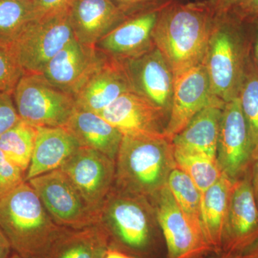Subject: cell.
Masks as SVG:
<instances>
[{
	"instance_id": "obj_13",
	"label": "cell",
	"mask_w": 258,
	"mask_h": 258,
	"mask_svg": "<svg viewBox=\"0 0 258 258\" xmlns=\"http://www.w3.org/2000/svg\"><path fill=\"white\" fill-rule=\"evenodd\" d=\"M118 60L133 92L164 111L169 118L175 76L160 51L155 47L135 58Z\"/></svg>"
},
{
	"instance_id": "obj_10",
	"label": "cell",
	"mask_w": 258,
	"mask_h": 258,
	"mask_svg": "<svg viewBox=\"0 0 258 258\" xmlns=\"http://www.w3.org/2000/svg\"><path fill=\"white\" fill-rule=\"evenodd\" d=\"M216 160L222 172L232 181L247 175L253 164L250 135L238 98L227 102L224 106Z\"/></svg>"
},
{
	"instance_id": "obj_15",
	"label": "cell",
	"mask_w": 258,
	"mask_h": 258,
	"mask_svg": "<svg viewBox=\"0 0 258 258\" xmlns=\"http://www.w3.org/2000/svg\"><path fill=\"white\" fill-rule=\"evenodd\" d=\"M258 240V207L250 171L235 181L226 218L221 252L241 254Z\"/></svg>"
},
{
	"instance_id": "obj_42",
	"label": "cell",
	"mask_w": 258,
	"mask_h": 258,
	"mask_svg": "<svg viewBox=\"0 0 258 258\" xmlns=\"http://www.w3.org/2000/svg\"><path fill=\"white\" fill-rule=\"evenodd\" d=\"M213 256L210 258H242L238 254H232L220 252V253H212Z\"/></svg>"
},
{
	"instance_id": "obj_40",
	"label": "cell",
	"mask_w": 258,
	"mask_h": 258,
	"mask_svg": "<svg viewBox=\"0 0 258 258\" xmlns=\"http://www.w3.org/2000/svg\"><path fill=\"white\" fill-rule=\"evenodd\" d=\"M104 258H134L125 252H122L119 249L109 247L107 250Z\"/></svg>"
},
{
	"instance_id": "obj_39",
	"label": "cell",
	"mask_w": 258,
	"mask_h": 258,
	"mask_svg": "<svg viewBox=\"0 0 258 258\" xmlns=\"http://www.w3.org/2000/svg\"><path fill=\"white\" fill-rule=\"evenodd\" d=\"M256 29L252 32V57L258 69V24Z\"/></svg>"
},
{
	"instance_id": "obj_8",
	"label": "cell",
	"mask_w": 258,
	"mask_h": 258,
	"mask_svg": "<svg viewBox=\"0 0 258 258\" xmlns=\"http://www.w3.org/2000/svg\"><path fill=\"white\" fill-rule=\"evenodd\" d=\"M52 220L60 227L81 229L98 223L93 211L60 169L28 180Z\"/></svg>"
},
{
	"instance_id": "obj_29",
	"label": "cell",
	"mask_w": 258,
	"mask_h": 258,
	"mask_svg": "<svg viewBox=\"0 0 258 258\" xmlns=\"http://www.w3.org/2000/svg\"><path fill=\"white\" fill-rule=\"evenodd\" d=\"M34 20L32 0H0V45L8 46Z\"/></svg>"
},
{
	"instance_id": "obj_25",
	"label": "cell",
	"mask_w": 258,
	"mask_h": 258,
	"mask_svg": "<svg viewBox=\"0 0 258 258\" xmlns=\"http://www.w3.org/2000/svg\"><path fill=\"white\" fill-rule=\"evenodd\" d=\"M37 127L20 120L0 136V150L27 173L35 147Z\"/></svg>"
},
{
	"instance_id": "obj_11",
	"label": "cell",
	"mask_w": 258,
	"mask_h": 258,
	"mask_svg": "<svg viewBox=\"0 0 258 258\" xmlns=\"http://www.w3.org/2000/svg\"><path fill=\"white\" fill-rule=\"evenodd\" d=\"M111 57L74 38L47 63L42 74L55 87L75 96Z\"/></svg>"
},
{
	"instance_id": "obj_31",
	"label": "cell",
	"mask_w": 258,
	"mask_h": 258,
	"mask_svg": "<svg viewBox=\"0 0 258 258\" xmlns=\"http://www.w3.org/2000/svg\"><path fill=\"white\" fill-rule=\"evenodd\" d=\"M26 172L10 161L0 150V200L25 181Z\"/></svg>"
},
{
	"instance_id": "obj_6",
	"label": "cell",
	"mask_w": 258,
	"mask_h": 258,
	"mask_svg": "<svg viewBox=\"0 0 258 258\" xmlns=\"http://www.w3.org/2000/svg\"><path fill=\"white\" fill-rule=\"evenodd\" d=\"M68 10L32 20L6 47L25 73L42 74L54 56L75 38Z\"/></svg>"
},
{
	"instance_id": "obj_38",
	"label": "cell",
	"mask_w": 258,
	"mask_h": 258,
	"mask_svg": "<svg viewBox=\"0 0 258 258\" xmlns=\"http://www.w3.org/2000/svg\"><path fill=\"white\" fill-rule=\"evenodd\" d=\"M251 185L258 207V157L254 160L250 170Z\"/></svg>"
},
{
	"instance_id": "obj_33",
	"label": "cell",
	"mask_w": 258,
	"mask_h": 258,
	"mask_svg": "<svg viewBox=\"0 0 258 258\" xmlns=\"http://www.w3.org/2000/svg\"><path fill=\"white\" fill-rule=\"evenodd\" d=\"M73 0H32L35 20L57 14L69 9Z\"/></svg>"
},
{
	"instance_id": "obj_14",
	"label": "cell",
	"mask_w": 258,
	"mask_h": 258,
	"mask_svg": "<svg viewBox=\"0 0 258 258\" xmlns=\"http://www.w3.org/2000/svg\"><path fill=\"white\" fill-rule=\"evenodd\" d=\"M221 101L212 93L203 64L178 75L174 81L170 114L164 135L171 141L202 110Z\"/></svg>"
},
{
	"instance_id": "obj_12",
	"label": "cell",
	"mask_w": 258,
	"mask_h": 258,
	"mask_svg": "<svg viewBox=\"0 0 258 258\" xmlns=\"http://www.w3.org/2000/svg\"><path fill=\"white\" fill-rule=\"evenodd\" d=\"M93 211L99 214L114 185L115 161L103 153L80 147L60 168Z\"/></svg>"
},
{
	"instance_id": "obj_17",
	"label": "cell",
	"mask_w": 258,
	"mask_h": 258,
	"mask_svg": "<svg viewBox=\"0 0 258 258\" xmlns=\"http://www.w3.org/2000/svg\"><path fill=\"white\" fill-rule=\"evenodd\" d=\"M166 5L132 15L103 37L96 47L116 60L135 58L147 53L155 47L153 32L159 13Z\"/></svg>"
},
{
	"instance_id": "obj_24",
	"label": "cell",
	"mask_w": 258,
	"mask_h": 258,
	"mask_svg": "<svg viewBox=\"0 0 258 258\" xmlns=\"http://www.w3.org/2000/svg\"><path fill=\"white\" fill-rule=\"evenodd\" d=\"M234 182L223 174L215 184L202 194V225L213 253L222 251V237Z\"/></svg>"
},
{
	"instance_id": "obj_26",
	"label": "cell",
	"mask_w": 258,
	"mask_h": 258,
	"mask_svg": "<svg viewBox=\"0 0 258 258\" xmlns=\"http://www.w3.org/2000/svg\"><path fill=\"white\" fill-rule=\"evenodd\" d=\"M174 156L176 168L187 174L202 193L223 175L216 159L201 153L174 148Z\"/></svg>"
},
{
	"instance_id": "obj_19",
	"label": "cell",
	"mask_w": 258,
	"mask_h": 258,
	"mask_svg": "<svg viewBox=\"0 0 258 258\" xmlns=\"http://www.w3.org/2000/svg\"><path fill=\"white\" fill-rule=\"evenodd\" d=\"M133 92L121 62L110 58L75 96L79 109L98 113L124 93Z\"/></svg>"
},
{
	"instance_id": "obj_28",
	"label": "cell",
	"mask_w": 258,
	"mask_h": 258,
	"mask_svg": "<svg viewBox=\"0 0 258 258\" xmlns=\"http://www.w3.org/2000/svg\"><path fill=\"white\" fill-rule=\"evenodd\" d=\"M238 99L248 126L254 161L258 157V69L252 59V50Z\"/></svg>"
},
{
	"instance_id": "obj_23",
	"label": "cell",
	"mask_w": 258,
	"mask_h": 258,
	"mask_svg": "<svg viewBox=\"0 0 258 258\" xmlns=\"http://www.w3.org/2000/svg\"><path fill=\"white\" fill-rule=\"evenodd\" d=\"M109 247V236L99 222L81 229H62L47 258H104Z\"/></svg>"
},
{
	"instance_id": "obj_16",
	"label": "cell",
	"mask_w": 258,
	"mask_h": 258,
	"mask_svg": "<svg viewBox=\"0 0 258 258\" xmlns=\"http://www.w3.org/2000/svg\"><path fill=\"white\" fill-rule=\"evenodd\" d=\"M123 136L165 137L169 116L134 92L120 96L97 113Z\"/></svg>"
},
{
	"instance_id": "obj_41",
	"label": "cell",
	"mask_w": 258,
	"mask_h": 258,
	"mask_svg": "<svg viewBox=\"0 0 258 258\" xmlns=\"http://www.w3.org/2000/svg\"><path fill=\"white\" fill-rule=\"evenodd\" d=\"M238 255L242 258H258V240L243 253Z\"/></svg>"
},
{
	"instance_id": "obj_20",
	"label": "cell",
	"mask_w": 258,
	"mask_h": 258,
	"mask_svg": "<svg viewBox=\"0 0 258 258\" xmlns=\"http://www.w3.org/2000/svg\"><path fill=\"white\" fill-rule=\"evenodd\" d=\"M37 133L25 181L60 169L81 147L64 127H37Z\"/></svg>"
},
{
	"instance_id": "obj_30",
	"label": "cell",
	"mask_w": 258,
	"mask_h": 258,
	"mask_svg": "<svg viewBox=\"0 0 258 258\" xmlns=\"http://www.w3.org/2000/svg\"><path fill=\"white\" fill-rule=\"evenodd\" d=\"M25 74L8 49L0 45V93L13 96L17 84Z\"/></svg>"
},
{
	"instance_id": "obj_9",
	"label": "cell",
	"mask_w": 258,
	"mask_h": 258,
	"mask_svg": "<svg viewBox=\"0 0 258 258\" xmlns=\"http://www.w3.org/2000/svg\"><path fill=\"white\" fill-rule=\"evenodd\" d=\"M149 199L165 244L166 258H205L213 253L205 235L188 221L167 184Z\"/></svg>"
},
{
	"instance_id": "obj_22",
	"label": "cell",
	"mask_w": 258,
	"mask_h": 258,
	"mask_svg": "<svg viewBox=\"0 0 258 258\" xmlns=\"http://www.w3.org/2000/svg\"><path fill=\"white\" fill-rule=\"evenodd\" d=\"M225 104V102H219L202 110L171 139L173 147L201 153L216 159L217 141Z\"/></svg>"
},
{
	"instance_id": "obj_32",
	"label": "cell",
	"mask_w": 258,
	"mask_h": 258,
	"mask_svg": "<svg viewBox=\"0 0 258 258\" xmlns=\"http://www.w3.org/2000/svg\"><path fill=\"white\" fill-rule=\"evenodd\" d=\"M19 116L13 96L0 93V136L18 123Z\"/></svg>"
},
{
	"instance_id": "obj_5",
	"label": "cell",
	"mask_w": 258,
	"mask_h": 258,
	"mask_svg": "<svg viewBox=\"0 0 258 258\" xmlns=\"http://www.w3.org/2000/svg\"><path fill=\"white\" fill-rule=\"evenodd\" d=\"M176 167L174 147L166 137L123 136L113 186L150 198L167 184Z\"/></svg>"
},
{
	"instance_id": "obj_35",
	"label": "cell",
	"mask_w": 258,
	"mask_h": 258,
	"mask_svg": "<svg viewBox=\"0 0 258 258\" xmlns=\"http://www.w3.org/2000/svg\"><path fill=\"white\" fill-rule=\"evenodd\" d=\"M230 13L246 24H258V0H242Z\"/></svg>"
},
{
	"instance_id": "obj_34",
	"label": "cell",
	"mask_w": 258,
	"mask_h": 258,
	"mask_svg": "<svg viewBox=\"0 0 258 258\" xmlns=\"http://www.w3.org/2000/svg\"><path fill=\"white\" fill-rule=\"evenodd\" d=\"M115 5L124 10L129 15H133L157 7L163 6L179 0H112ZM198 1V0H193Z\"/></svg>"
},
{
	"instance_id": "obj_4",
	"label": "cell",
	"mask_w": 258,
	"mask_h": 258,
	"mask_svg": "<svg viewBox=\"0 0 258 258\" xmlns=\"http://www.w3.org/2000/svg\"><path fill=\"white\" fill-rule=\"evenodd\" d=\"M0 228L13 252L23 258H47L64 227L52 220L28 181L0 200Z\"/></svg>"
},
{
	"instance_id": "obj_2",
	"label": "cell",
	"mask_w": 258,
	"mask_h": 258,
	"mask_svg": "<svg viewBox=\"0 0 258 258\" xmlns=\"http://www.w3.org/2000/svg\"><path fill=\"white\" fill-rule=\"evenodd\" d=\"M99 220L109 236L110 247L134 258H166L165 244L149 198L113 186Z\"/></svg>"
},
{
	"instance_id": "obj_7",
	"label": "cell",
	"mask_w": 258,
	"mask_h": 258,
	"mask_svg": "<svg viewBox=\"0 0 258 258\" xmlns=\"http://www.w3.org/2000/svg\"><path fill=\"white\" fill-rule=\"evenodd\" d=\"M13 98L21 120L35 127H64L77 109L74 97L55 87L42 74L25 73Z\"/></svg>"
},
{
	"instance_id": "obj_36",
	"label": "cell",
	"mask_w": 258,
	"mask_h": 258,
	"mask_svg": "<svg viewBox=\"0 0 258 258\" xmlns=\"http://www.w3.org/2000/svg\"><path fill=\"white\" fill-rule=\"evenodd\" d=\"M242 0H205L215 15L230 13Z\"/></svg>"
},
{
	"instance_id": "obj_1",
	"label": "cell",
	"mask_w": 258,
	"mask_h": 258,
	"mask_svg": "<svg viewBox=\"0 0 258 258\" xmlns=\"http://www.w3.org/2000/svg\"><path fill=\"white\" fill-rule=\"evenodd\" d=\"M215 17L205 0L174 2L161 9L153 39L175 77L203 63Z\"/></svg>"
},
{
	"instance_id": "obj_27",
	"label": "cell",
	"mask_w": 258,
	"mask_h": 258,
	"mask_svg": "<svg viewBox=\"0 0 258 258\" xmlns=\"http://www.w3.org/2000/svg\"><path fill=\"white\" fill-rule=\"evenodd\" d=\"M167 186L188 221L204 233L201 220L203 193L187 174L176 167L168 178Z\"/></svg>"
},
{
	"instance_id": "obj_43",
	"label": "cell",
	"mask_w": 258,
	"mask_h": 258,
	"mask_svg": "<svg viewBox=\"0 0 258 258\" xmlns=\"http://www.w3.org/2000/svg\"><path fill=\"white\" fill-rule=\"evenodd\" d=\"M10 258H23L21 256L19 255V254L15 253V252H13V254H12V255L10 256Z\"/></svg>"
},
{
	"instance_id": "obj_21",
	"label": "cell",
	"mask_w": 258,
	"mask_h": 258,
	"mask_svg": "<svg viewBox=\"0 0 258 258\" xmlns=\"http://www.w3.org/2000/svg\"><path fill=\"white\" fill-rule=\"evenodd\" d=\"M64 127L81 147L98 151L115 161L123 134L99 115L77 108Z\"/></svg>"
},
{
	"instance_id": "obj_3",
	"label": "cell",
	"mask_w": 258,
	"mask_h": 258,
	"mask_svg": "<svg viewBox=\"0 0 258 258\" xmlns=\"http://www.w3.org/2000/svg\"><path fill=\"white\" fill-rule=\"evenodd\" d=\"M232 14L215 15L203 64L212 93L227 103L238 98L251 57L252 32Z\"/></svg>"
},
{
	"instance_id": "obj_37",
	"label": "cell",
	"mask_w": 258,
	"mask_h": 258,
	"mask_svg": "<svg viewBox=\"0 0 258 258\" xmlns=\"http://www.w3.org/2000/svg\"><path fill=\"white\" fill-rule=\"evenodd\" d=\"M13 252L9 240L0 228V258H10Z\"/></svg>"
},
{
	"instance_id": "obj_18",
	"label": "cell",
	"mask_w": 258,
	"mask_h": 258,
	"mask_svg": "<svg viewBox=\"0 0 258 258\" xmlns=\"http://www.w3.org/2000/svg\"><path fill=\"white\" fill-rule=\"evenodd\" d=\"M68 12L75 39L91 46L132 16L112 0H73Z\"/></svg>"
}]
</instances>
